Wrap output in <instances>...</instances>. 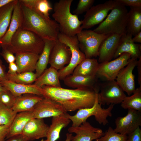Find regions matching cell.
<instances>
[{
  "instance_id": "obj_1",
  "label": "cell",
  "mask_w": 141,
  "mask_h": 141,
  "mask_svg": "<svg viewBox=\"0 0 141 141\" xmlns=\"http://www.w3.org/2000/svg\"><path fill=\"white\" fill-rule=\"evenodd\" d=\"M41 90L44 97L59 103L67 112L92 107L97 93L89 88L71 89L50 86H44Z\"/></svg>"
},
{
  "instance_id": "obj_2",
  "label": "cell",
  "mask_w": 141,
  "mask_h": 141,
  "mask_svg": "<svg viewBox=\"0 0 141 141\" xmlns=\"http://www.w3.org/2000/svg\"><path fill=\"white\" fill-rule=\"evenodd\" d=\"M21 3L23 16L21 27L33 32L44 40H56L60 32L58 24L36 9Z\"/></svg>"
},
{
  "instance_id": "obj_3",
  "label": "cell",
  "mask_w": 141,
  "mask_h": 141,
  "mask_svg": "<svg viewBox=\"0 0 141 141\" xmlns=\"http://www.w3.org/2000/svg\"><path fill=\"white\" fill-rule=\"evenodd\" d=\"M73 0H60L54 6L52 16L58 24L60 32L69 36H74L82 30V20L77 15L72 14L70 6Z\"/></svg>"
},
{
  "instance_id": "obj_4",
  "label": "cell",
  "mask_w": 141,
  "mask_h": 141,
  "mask_svg": "<svg viewBox=\"0 0 141 141\" xmlns=\"http://www.w3.org/2000/svg\"><path fill=\"white\" fill-rule=\"evenodd\" d=\"M44 40L31 31L20 28L13 36L10 45L3 47L13 54L30 52L40 55L43 48Z\"/></svg>"
},
{
  "instance_id": "obj_5",
  "label": "cell",
  "mask_w": 141,
  "mask_h": 141,
  "mask_svg": "<svg viewBox=\"0 0 141 141\" xmlns=\"http://www.w3.org/2000/svg\"><path fill=\"white\" fill-rule=\"evenodd\" d=\"M116 0L115 5L105 19L93 30L95 32L105 35H122L127 33L128 11L125 6Z\"/></svg>"
},
{
  "instance_id": "obj_6",
  "label": "cell",
  "mask_w": 141,
  "mask_h": 141,
  "mask_svg": "<svg viewBox=\"0 0 141 141\" xmlns=\"http://www.w3.org/2000/svg\"><path fill=\"white\" fill-rule=\"evenodd\" d=\"M97 94L95 103L92 107L79 109L73 116L66 113L67 116L72 122V127L79 126L92 116H94L96 120L100 125L105 126L108 123L107 118L112 116V111L115 104H110L106 109L102 108L101 105L98 102Z\"/></svg>"
},
{
  "instance_id": "obj_7",
  "label": "cell",
  "mask_w": 141,
  "mask_h": 141,
  "mask_svg": "<svg viewBox=\"0 0 141 141\" xmlns=\"http://www.w3.org/2000/svg\"><path fill=\"white\" fill-rule=\"evenodd\" d=\"M57 39L69 47L71 54L69 63L58 70L60 79L63 80L66 77L72 74L76 67L86 58L85 54L80 49L76 35L69 36L60 32Z\"/></svg>"
},
{
  "instance_id": "obj_8",
  "label": "cell",
  "mask_w": 141,
  "mask_h": 141,
  "mask_svg": "<svg viewBox=\"0 0 141 141\" xmlns=\"http://www.w3.org/2000/svg\"><path fill=\"white\" fill-rule=\"evenodd\" d=\"M108 35L98 34L91 30H82L77 34L79 48L86 58L98 56L100 45Z\"/></svg>"
},
{
  "instance_id": "obj_9",
  "label": "cell",
  "mask_w": 141,
  "mask_h": 141,
  "mask_svg": "<svg viewBox=\"0 0 141 141\" xmlns=\"http://www.w3.org/2000/svg\"><path fill=\"white\" fill-rule=\"evenodd\" d=\"M130 55L124 53L113 60L99 64L96 76L104 81L115 80L120 71L129 63Z\"/></svg>"
},
{
  "instance_id": "obj_10",
  "label": "cell",
  "mask_w": 141,
  "mask_h": 141,
  "mask_svg": "<svg viewBox=\"0 0 141 141\" xmlns=\"http://www.w3.org/2000/svg\"><path fill=\"white\" fill-rule=\"evenodd\" d=\"M99 87L97 100L101 105L121 104L126 96L115 80L99 83Z\"/></svg>"
},
{
  "instance_id": "obj_11",
  "label": "cell",
  "mask_w": 141,
  "mask_h": 141,
  "mask_svg": "<svg viewBox=\"0 0 141 141\" xmlns=\"http://www.w3.org/2000/svg\"><path fill=\"white\" fill-rule=\"evenodd\" d=\"M116 2V0H110L92 6L86 12L82 20V29H88L100 24L107 17Z\"/></svg>"
},
{
  "instance_id": "obj_12",
  "label": "cell",
  "mask_w": 141,
  "mask_h": 141,
  "mask_svg": "<svg viewBox=\"0 0 141 141\" xmlns=\"http://www.w3.org/2000/svg\"><path fill=\"white\" fill-rule=\"evenodd\" d=\"M115 123V132L128 135L141 126V111L128 109L126 115L117 118Z\"/></svg>"
},
{
  "instance_id": "obj_13",
  "label": "cell",
  "mask_w": 141,
  "mask_h": 141,
  "mask_svg": "<svg viewBox=\"0 0 141 141\" xmlns=\"http://www.w3.org/2000/svg\"><path fill=\"white\" fill-rule=\"evenodd\" d=\"M33 118H44L58 116L67 113L62 106L57 102L43 97L32 110Z\"/></svg>"
},
{
  "instance_id": "obj_14",
  "label": "cell",
  "mask_w": 141,
  "mask_h": 141,
  "mask_svg": "<svg viewBox=\"0 0 141 141\" xmlns=\"http://www.w3.org/2000/svg\"><path fill=\"white\" fill-rule=\"evenodd\" d=\"M71 56L69 47L57 39L51 51L49 63L51 67L58 70L69 63Z\"/></svg>"
},
{
  "instance_id": "obj_15",
  "label": "cell",
  "mask_w": 141,
  "mask_h": 141,
  "mask_svg": "<svg viewBox=\"0 0 141 141\" xmlns=\"http://www.w3.org/2000/svg\"><path fill=\"white\" fill-rule=\"evenodd\" d=\"M137 62V59L131 58L129 63L120 71L115 79L120 87L128 96L133 93L136 89L133 71Z\"/></svg>"
},
{
  "instance_id": "obj_16",
  "label": "cell",
  "mask_w": 141,
  "mask_h": 141,
  "mask_svg": "<svg viewBox=\"0 0 141 141\" xmlns=\"http://www.w3.org/2000/svg\"><path fill=\"white\" fill-rule=\"evenodd\" d=\"M69 133H74L71 141H92L103 136L104 133L101 129L95 127L87 121L79 126L71 127L68 129Z\"/></svg>"
},
{
  "instance_id": "obj_17",
  "label": "cell",
  "mask_w": 141,
  "mask_h": 141,
  "mask_svg": "<svg viewBox=\"0 0 141 141\" xmlns=\"http://www.w3.org/2000/svg\"><path fill=\"white\" fill-rule=\"evenodd\" d=\"M122 35H108L101 43L98 50V62L110 61L114 58Z\"/></svg>"
},
{
  "instance_id": "obj_18",
  "label": "cell",
  "mask_w": 141,
  "mask_h": 141,
  "mask_svg": "<svg viewBox=\"0 0 141 141\" xmlns=\"http://www.w3.org/2000/svg\"><path fill=\"white\" fill-rule=\"evenodd\" d=\"M132 36L127 32L121 36L114 58H117L125 52L130 54L131 58L137 59L141 57V44L134 42L132 39Z\"/></svg>"
},
{
  "instance_id": "obj_19",
  "label": "cell",
  "mask_w": 141,
  "mask_h": 141,
  "mask_svg": "<svg viewBox=\"0 0 141 141\" xmlns=\"http://www.w3.org/2000/svg\"><path fill=\"white\" fill-rule=\"evenodd\" d=\"M49 126L45 123L43 119L33 118L26 124L22 134L29 141L46 137Z\"/></svg>"
},
{
  "instance_id": "obj_20",
  "label": "cell",
  "mask_w": 141,
  "mask_h": 141,
  "mask_svg": "<svg viewBox=\"0 0 141 141\" xmlns=\"http://www.w3.org/2000/svg\"><path fill=\"white\" fill-rule=\"evenodd\" d=\"M22 18L21 3L18 0L14 7L8 29L1 40L0 44L1 47L7 46L10 45L13 36L21 27Z\"/></svg>"
},
{
  "instance_id": "obj_21",
  "label": "cell",
  "mask_w": 141,
  "mask_h": 141,
  "mask_svg": "<svg viewBox=\"0 0 141 141\" xmlns=\"http://www.w3.org/2000/svg\"><path fill=\"white\" fill-rule=\"evenodd\" d=\"M98 78L95 77L70 75L63 80L66 86L74 89L89 88L94 90L97 93L99 91Z\"/></svg>"
},
{
  "instance_id": "obj_22",
  "label": "cell",
  "mask_w": 141,
  "mask_h": 141,
  "mask_svg": "<svg viewBox=\"0 0 141 141\" xmlns=\"http://www.w3.org/2000/svg\"><path fill=\"white\" fill-rule=\"evenodd\" d=\"M15 54V63L18 68L17 73L33 72L35 70L39 55L30 52L19 53Z\"/></svg>"
},
{
  "instance_id": "obj_23",
  "label": "cell",
  "mask_w": 141,
  "mask_h": 141,
  "mask_svg": "<svg viewBox=\"0 0 141 141\" xmlns=\"http://www.w3.org/2000/svg\"><path fill=\"white\" fill-rule=\"evenodd\" d=\"M0 82L3 86L10 91L16 97L28 93L42 96L41 88L38 87L34 84H20L8 80Z\"/></svg>"
},
{
  "instance_id": "obj_24",
  "label": "cell",
  "mask_w": 141,
  "mask_h": 141,
  "mask_svg": "<svg viewBox=\"0 0 141 141\" xmlns=\"http://www.w3.org/2000/svg\"><path fill=\"white\" fill-rule=\"evenodd\" d=\"M43 97L42 96L30 93L17 97L12 109L17 113L32 111L36 105Z\"/></svg>"
},
{
  "instance_id": "obj_25",
  "label": "cell",
  "mask_w": 141,
  "mask_h": 141,
  "mask_svg": "<svg viewBox=\"0 0 141 141\" xmlns=\"http://www.w3.org/2000/svg\"><path fill=\"white\" fill-rule=\"evenodd\" d=\"M67 113L52 118L46 139L41 141H56L59 139L62 130L67 126L71 121L66 115Z\"/></svg>"
},
{
  "instance_id": "obj_26",
  "label": "cell",
  "mask_w": 141,
  "mask_h": 141,
  "mask_svg": "<svg viewBox=\"0 0 141 141\" xmlns=\"http://www.w3.org/2000/svg\"><path fill=\"white\" fill-rule=\"evenodd\" d=\"M33 118H34L32 111L17 114L10 127L5 140L14 135L22 134L26 124Z\"/></svg>"
},
{
  "instance_id": "obj_27",
  "label": "cell",
  "mask_w": 141,
  "mask_h": 141,
  "mask_svg": "<svg viewBox=\"0 0 141 141\" xmlns=\"http://www.w3.org/2000/svg\"><path fill=\"white\" fill-rule=\"evenodd\" d=\"M33 84L40 88L44 86L61 87L58 70L50 66L36 79Z\"/></svg>"
},
{
  "instance_id": "obj_28",
  "label": "cell",
  "mask_w": 141,
  "mask_h": 141,
  "mask_svg": "<svg viewBox=\"0 0 141 141\" xmlns=\"http://www.w3.org/2000/svg\"><path fill=\"white\" fill-rule=\"evenodd\" d=\"M99 64L96 59L86 58L76 67L72 74L85 77H96Z\"/></svg>"
},
{
  "instance_id": "obj_29",
  "label": "cell",
  "mask_w": 141,
  "mask_h": 141,
  "mask_svg": "<svg viewBox=\"0 0 141 141\" xmlns=\"http://www.w3.org/2000/svg\"><path fill=\"white\" fill-rule=\"evenodd\" d=\"M141 30V7H130L126 26L127 32L135 36Z\"/></svg>"
},
{
  "instance_id": "obj_30",
  "label": "cell",
  "mask_w": 141,
  "mask_h": 141,
  "mask_svg": "<svg viewBox=\"0 0 141 141\" xmlns=\"http://www.w3.org/2000/svg\"><path fill=\"white\" fill-rule=\"evenodd\" d=\"M44 44L42 51L39 55L37 62L35 70L37 78L46 69L49 63L51 52L55 41L44 40Z\"/></svg>"
},
{
  "instance_id": "obj_31",
  "label": "cell",
  "mask_w": 141,
  "mask_h": 141,
  "mask_svg": "<svg viewBox=\"0 0 141 141\" xmlns=\"http://www.w3.org/2000/svg\"><path fill=\"white\" fill-rule=\"evenodd\" d=\"M18 1L13 0L0 8V48L1 40L8 29L14 7Z\"/></svg>"
},
{
  "instance_id": "obj_32",
  "label": "cell",
  "mask_w": 141,
  "mask_h": 141,
  "mask_svg": "<svg viewBox=\"0 0 141 141\" xmlns=\"http://www.w3.org/2000/svg\"><path fill=\"white\" fill-rule=\"evenodd\" d=\"M131 96H126L121 103L125 109H132L141 111V86L136 89Z\"/></svg>"
},
{
  "instance_id": "obj_33",
  "label": "cell",
  "mask_w": 141,
  "mask_h": 141,
  "mask_svg": "<svg viewBox=\"0 0 141 141\" xmlns=\"http://www.w3.org/2000/svg\"><path fill=\"white\" fill-rule=\"evenodd\" d=\"M8 80L20 84H30L34 82L37 77L35 73L32 72H25L22 73H17L13 74L7 73Z\"/></svg>"
},
{
  "instance_id": "obj_34",
  "label": "cell",
  "mask_w": 141,
  "mask_h": 141,
  "mask_svg": "<svg viewBox=\"0 0 141 141\" xmlns=\"http://www.w3.org/2000/svg\"><path fill=\"white\" fill-rule=\"evenodd\" d=\"M17 114L0 102V125L10 127Z\"/></svg>"
},
{
  "instance_id": "obj_35",
  "label": "cell",
  "mask_w": 141,
  "mask_h": 141,
  "mask_svg": "<svg viewBox=\"0 0 141 141\" xmlns=\"http://www.w3.org/2000/svg\"><path fill=\"white\" fill-rule=\"evenodd\" d=\"M127 135L117 133L111 127H109L104 135L95 141H127Z\"/></svg>"
},
{
  "instance_id": "obj_36",
  "label": "cell",
  "mask_w": 141,
  "mask_h": 141,
  "mask_svg": "<svg viewBox=\"0 0 141 141\" xmlns=\"http://www.w3.org/2000/svg\"><path fill=\"white\" fill-rule=\"evenodd\" d=\"M16 97L7 89L0 94V102L6 107L12 109Z\"/></svg>"
},
{
  "instance_id": "obj_37",
  "label": "cell",
  "mask_w": 141,
  "mask_h": 141,
  "mask_svg": "<svg viewBox=\"0 0 141 141\" xmlns=\"http://www.w3.org/2000/svg\"><path fill=\"white\" fill-rule=\"evenodd\" d=\"M95 1L94 0H79L73 11L74 14L78 15L86 12L92 6Z\"/></svg>"
},
{
  "instance_id": "obj_38",
  "label": "cell",
  "mask_w": 141,
  "mask_h": 141,
  "mask_svg": "<svg viewBox=\"0 0 141 141\" xmlns=\"http://www.w3.org/2000/svg\"><path fill=\"white\" fill-rule=\"evenodd\" d=\"M35 9L49 18V11L53 9L47 0H38Z\"/></svg>"
},
{
  "instance_id": "obj_39",
  "label": "cell",
  "mask_w": 141,
  "mask_h": 141,
  "mask_svg": "<svg viewBox=\"0 0 141 141\" xmlns=\"http://www.w3.org/2000/svg\"><path fill=\"white\" fill-rule=\"evenodd\" d=\"M2 48V50L0 54L6 61L9 64L14 62L15 60V58L13 54L5 47Z\"/></svg>"
},
{
  "instance_id": "obj_40",
  "label": "cell",
  "mask_w": 141,
  "mask_h": 141,
  "mask_svg": "<svg viewBox=\"0 0 141 141\" xmlns=\"http://www.w3.org/2000/svg\"><path fill=\"white\" fill-rule=\"evenodd\" d=\"M127 136V141H141V130L140 127Z\"/></svg>"
},
{
  "instance_id": "obj_41",
  "label": "cell",
  "mask_w": 141,
  "mask_h": 141,
  "mask_svg": "<svg viewBox=\"0 0 141 141\" xmlns=\"http://www.w3.org/2000/svg\"><path fill=\"white\" fill-rule=\"evenodd\" d=\"M125 6L130 7H141V0H117Z\"/></svg>"
},
{
  "instance_id": "obj_42",
  "label": "cell",
  "mask_w": 141,
  "mask_h": 141,
  "mask_svg": "<svg viewBox=\"0 0 141 141\" xmlns=\"http://www.w3.org/2000/svg\"><path fill=\"white\" fill-rule=\"evenodd\" d=\"M10 127L6 125H0V141H5Z\"/></svg>"
},
{
  "instance_id": "obj_43",
  "label": "cell",
  "mask_w": 141,
  "mask_h": 141,
  "mask_svg": "<svg viewBox=\"0 0 141 141\" xmlns=\"http://www.w3.org/2000/svg\"><path fill=\"white\" fill-rule=\"evenodd\" d=\"M5 141H29L28 138L22 134L14 135L6 140Z\"/></svg>"
},
{
  "instance_id": "obj_44",
  "label": "cell",
  "mask_w": 141,
  "mask_h": 141,
  "mask_svg": "<svg viewBox=\"0 0 141 141\" xmlns=\"http://www.w3.org/2000/svg\"><path fill=\"white\" fill-rule=\"evenodd\" d=\"M20 3L30 8L35 9L38 0H20Z\"/></svg>"
},
{
  "instance_id": "obj_45",
  "label": "cell",
  "mask_w": 141,
  "mask_h": 141,
  "mask_svg": "<svg viewBox=\"0 0 141 141\" xmlns=\"http://www.w3.org/2000/svg\"><path fill=\"white\" fill-rule=\"evenodd\" d=\"M8 80L7 73L0 58V82Z\"/></svg>"
},
{
  "instance_id": "obj_46",
  "label": "cell",
  "mask_w": 141,
  "mask_h": 141,
  "mask_svg": "<svg viewBox=\"0 0 141 141\" xmlns=\"http://www.w3.org/2000/svg\"><path fill=\"white\" fill-rule=\"evenodd\" d=\"M8 70L7 73L13 74L17 73L18 68L16 63L13 62L9 64Z\"/></svg>"
},
{
  "instance_id": "obj_47",
  "label": "cell",
  "mask_w": 141,
  "mask_h": 141,
  "mask_svg": "<svg viewBox=\"0 0 141 141\" xmlns=\"http://www.w3.org/2000/svg\"><path fill=\"white\" fill-rule=\"evenodd\" d=\"M137 68L138 73V81L140 86H141V57L138 60Z\"/></svg>"
},
{
  "instance_id": "obj_48",
  "label": "cell",
  "mask_w": 141,
  "mask_h": 141,
  "mask_svg": "<svg viewBox=\"0 0 141 141\" xmlns=\"http://www.w3.org/2000/svg\"><path fill=\"white\" fill-rule=\"evenodd\" d=\"M134 38H132V40L134 42L141 43V31L135 36Z\"/></svg>"
},
{
  "instance_id": "obj_49",
  "label": "cell",
  "mask_w": 141,
  "mask_h": 141,
  "mask_svg": "<svg viewBox=\"0 0 141 141\" xmlns=\"http://www.w3.org/2000/svg\"><path fill=\"white\" fill-rule=\"evenodd\" d=\"M13 0H0V8L12 2Z\"/></svg>"
},
{
  "instance_id": "obj_50",
  "label": "cell",
  "mask_w": 141,
  "mask_h": 141,
  "mask_svg": "<svg viewBox=\"0 0 141 141\" xmlns=\"http://www.w3.org/2000/svg\"><path fill=\"white\" fill-rule=\"evenodd\" d=\"M72 134L71 133H67L66 134V139L65 141H71Z\"/></svg>"
},
{
  "instance_id": "obj_51",
  "label": "cell",
  "mask_w": 141,
  "mask_h": 141,
  "mask_svg": "<svg viewBox=\"0 0 141 141\" xmlns=\"http://www.w3.org/2000/svg\"><path fill=\"white\" fill-rule=\"evenodd\" d=\"M7 89L5 87L0 85V94L3 91Z\"/></svg>"
},
{
  "instance_id": "obj_52",
  "label": "cell",
  "mask_w": 141,
  "mask_h": 141,
  "mask_svg": "<svg viewBox=\"0 0 141 141\" xmlns=\"http://www.w3.org/2000/svg\"><path fill=\"white\" fill-rule=\"evenodd\" d=\"M0 85H2L0 82Z\"/></svg>"
},
{
  "instance_id": "obj_53",
  "label": "cell",
  "mask_w": 141,
  "mask_h": 141,
  "mask_svg": "<svg viewBox=\"0 0 141 141\" xmlns=\"http://www.w3.org/2000/svg\"></svg>"
}]
</instances>
